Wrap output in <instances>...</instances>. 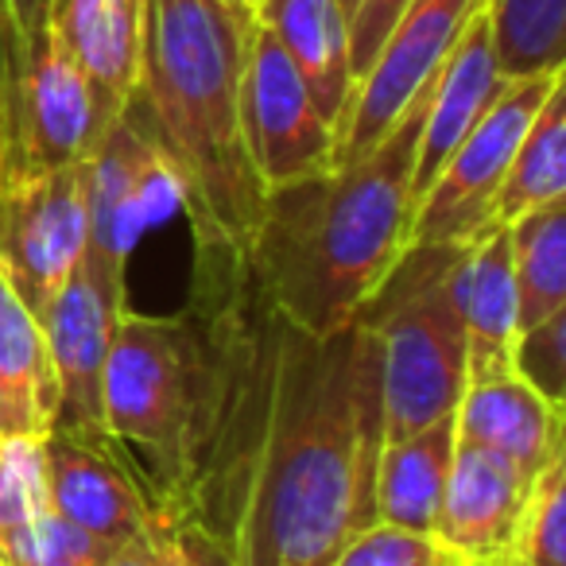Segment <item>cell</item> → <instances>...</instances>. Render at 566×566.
Masks as SVG:
<instances>
[{
  "label": "cell",
  "instance_id": "1",
  "mask_svg": "<svg viewBox=\"0 0 566 566\" xmlns=\"http://www.w3.org/2000/svg\"><path fill=\"white\" fill-rule=\"evenodd\" d=\"M187 303L206 342V400L171 524L210 532L233 566H331L377 524V338L361 323H287L244 249H198Z\"/></svg>",
  "mask_w": 566,
  "mask_h": 566
},
{
  "label": "cell",
  "instance_id": "2",
  "mask_svg": "<svg viewBox=\"0 0 566 566\" xmlns=\"http://www.w3.org/2000/svg\"><path fill=\"white\" fill-rule=\"evenodd\" d=\"M434 82L439 74L361 159L264 190L244 256L275 311L300 331L349 326L408 249L411 171Z\"/></svg>",
  "mask_w": 566,
  "mask_h": 566
},
{
  "label": "cell",
  "instance_id": "3",
  "mask_svg": "<svg viewBox=\"0 0 566 566\" xmlns=\"http://www.w3.org/2000/svg\"><path fill=\"white\" fill-rule=\"evenodd\" d=\"M249 35L252 12L226 0H144L128 113L179 167L198 249H249L264 210L237 105Z\"/></svg>",
  "mask_w": 566,
  "mask_h": 566
},
{
  "label": "cell",
  "instance_id": "4",
  "mask_svg": "<svg viewBox=\"0 0 566 566\" xmlns=\"http://www.w3.org/2000/svg\"><path fill=\"white\" fill-rule=\"evenodd\" d=\"M206 400V342L190 303L167 318L125 307L102 380L105 431L136 454L159 512L175 520Z\"/></svg>",
  "mask_w": 566,
  "mask_h": 566
},
{
  "label": "cell",
  "instance_id": "5",
  "mask_svg": "<svg viewBox=\"0 0 566 566\" xmlns=\"http://www.w3.org/2000/svg\"><path fill=\"white\" fill-rule=\"evenodd\" d=\"M465 244H408L349 323L380 349L385 442L450 419L465 388V331L454 303V264Z\"/></svg>",
  "mask_w": 566,
  "mask_h": 566
},
{
  "label": "cell",
  "instance_id": "6",
  "mask_svg": "<svg viewBox=\"0 0 566 566\" xmlns=\"http://www.w3.org/2000/svg\"><path fill=\"white\" fill-rule=\"evenodd\" d=\"M109 128L55 28L0 35V179L78 167Z\"/></svg>",
  "mask_w": 566,
  "mask_h": 566
},
{
  "label": "cell",
  "instance_id": "7",
  "mask_svg": "<svg viewBox=\"0 0 566 566\" xmlns=\"http://www.w3.org/2000/svg\"><path fill=\"white\" fill-rule=\"evenodd\" d=\"M82 190L90 213L82 264L102 283L125 292V264L133 249L187 206L182 175L156 136L125 109L90 159H82Z\"/></svg>",
  "mask_w": 566,
  "mask_h": 566
},
{
  "label": "cell",
  "instance_id": "8",
  "mask_svg": "<svg viewBox=\"0 0 566 566\" xmlns=\"http://www.w3.org/2000/svg\"><path fill=\"white\" fill-rule=\"evenodd\" d=\"M558 82H563V71H551L535 78H512L501 90V97L450 151L427 195L416 202L408 244H465L485 233L489 206L516 156L520 136L527 133V125Z\"/></svg>",
  "mask_w": 566,
  "mask_h": 566
},
{
  "label": "cell",
  "instance_id": "9",
  "mask_svg": "<svg viewBox=\"0 0 566 566\" xmlns=\"http://www.w3.org/2000/svg\"><path fill=\"white\" fill-rule=\"evenodd\" d=\"M237 105L244 151L264 190L334 167V128L318 113L287 51L256 20L244 48Z\"/></svg>",
  "mask_w": 566,
  "mask_h": 566
},
{
  "label": "cell",
  "instance_id": "10",
  "mask_svg": "<svg viewBox=\"0 0 566 566\" xmlns=\"http://www.w3.org/2000/svg\"><path fill=\"white\" fill-rule=\"evenodd\" d=\"M86 241L82 164L0 179V264L35 318L48 315L66 280L82 268Z\"/></svg>",
  "mask_w": 566,
  "mask_h": 566
},
{
  "label": "cell",
  "instance_id": "11",
  "mask_svg": "<svg viewBox=\"0 0 566 566\" xmlns=\"http://www.w3.org/2000/svg\"><path fill=\"white\" fill-rule=\"evenodd\" d=\"M485 0H408L396 28L388 32L377 63L354 86L346 117L334 136V167L354 164L385 140L411 97L439 74L442 59L458 43Z\"/></svg>",
  "mask_w": 566,
  "mask_h": 566
},
{
  "label": "cell",
  "instance_id": "12",
  "mask_svg": "<svg viewBox=\"0 0 566 566\" xmlns=\"http://www.w3.org/2000/svg\"><path fill=\"white\" fill-rule=\"evenodd\" d=\"M125 307H128L125 292L102 283L82 264L66 280L63 292L55 295L48 315L40 318L59 377L55 431L117 447L109 439V431H105L102 380H105V361H109L113 331H117Z\"/></svg>",
  "mask_w": 566,
  "mask_h": 566
},
{
  "label": "cell",
  "instance_id": "13",
  "mask_svg": "<svg viewBox=\"0 0 566 566\" xmlns=\"http://www.w3.org/2000/svg\"><path fill=\"white\" fill-rule=\"evenodd\" d=\"M43 447H48L51 509L90 539L109 547L159 524H171L120 447L90 442L66 431H51Z\"/></svg>",
  "mask_w": 566,
  "mask_h": 566
},
{
  "label": "cell",
  "instance_id": "14",
  "mask_svg": "<svg viewBox=\"0 0 566 566\" xmlns=\"http://www.w3.org/2000/svg\"><path fill=\"white\" fill-rule=\"evenodd\" d=\"M527 485L532 478L520 473L509 458L470 442H454L447 489L434 516L439 543L454 551L465 566H501Z\"/></svg>",
  "mask_w": 566,
  "mask_h": 566
},
{
  "label": "cell",
  "instance_id": "15",
  "mask_svg": "<svg viewBox=\"0 0 566 566\" xmlns=\"http://www.w3.org/2000/svg\"><path fill=\"white\" fill-rule=\"evenodd\" d=\"M454 442L493 450L535 478L563 454V408L547 403L512 369L465 380L454 408Z\"/></svg>",
  "mask_w": 566,
  "mask_h": 566
},
{
  "label": "cell",
  "instance_id": "16",
  "mask_svg": "<svg viewBox=\"0 0 566 566\" xmlns=\"http://www.w3.org/2000/svg\"><path fill=\"white\" fill-rule=\"evenodd\" d=\"M504 86H509V78H501V71H496L489 24H485V4H481L478 17L465 24V32L458 35V43L450 48V55L439 66V82H434L423 133H419L416 171H411V210L427 195L434 175L442 171L450 151L485 117V109L501 97Z\"/></svg>",
  "mask_w": 566,
  "mask_h": 566
},
{
  "label": "cell",
  "instance_id": "17",
  "mask_svg": "<svg viewBox=\"0 0 566 566\" xmlns=\"http://www.w3.org/2000/svg\"><path fill=\"white\" fill-rule=\"evenodd\" d=\"M450 283L465 331V380L512 369L520 315L509 226H489L485 233L465 241Z\"/></svg>",
  "mask_w": 566,
  "mask_h": 566
},
{
  "label": "cell",
  "instance_id": "18",
  "mask_svg": "<svg viewBox=\"0 0 566 566\" xmlns=\"http://www.w3.org/2000/svg\"><path fill=\"white\" fill-rule=\"evenodd\" d=\"M140 24L144 0H63L51 12V28L86 74L105 128L133 102L136 66H140Z\"/></svg>",
  "mask_w": 566,
  "mask_h": 566
},
{
  "label": "cell",
  "instance_id": "19",
  "mask_svg": "<svg viewBox=\"0 0 566 566\" xmlns=\"http://www.w3.org/2000/svg\"><path fill=\"white\" fill-rule=\"evenodd\" d=\"M59 419V377L43 323L0 264V439H48Z\"/></svg>",
  "mask_w": 566,
  "mask_h": 566
},
{
  "label": "cell",
  "instance_id": "20",
  "mask_svg": "<svg viewBox=\"0 0 566 566\" xmlns=\"http://www.w3.org/2000/svg\"><path fill=\"white\" fill-rule=\"evenodd\" d=\"M252 20L268 28L272 40L287 51L318 113L338 136L346 105L354 97L346 20H342L338 0H256Z\"/></svg>",
  "mask_w": 566,
  "mask_h": 566
},
{
  "label": "cell",
  "instance_id": "21",
  "mask_svg": "<svg viewBox=\"0 0 566 566\" xmlns=\"http://www.w3.org/2000/svg\"><path fill=\"white\" fill-rule=\"evenodd\" d=\"M454 458V416L380 447L377 520L411 532H434L442 489Z\"/></svg>",
  "mask_w": 566,
  "mask_h": 566
},
{
  "label": "cell",
  "instance_id": "22",
  "mask_svg": "<svg viewBox=\"0 0 566 566\" xmlns=\"http://www.w3.org/2000/svg\"><path fill=\"white\" fill-rule=\"evenodd\" d=\"M551 202H566V78L551 90L520 136L516 156L489 206V226H512Z\"/></svg>",
  "mask_w": 566,
  "mask_h": 566
},
{
  "label": "cell",
  "instance_id": "23",
  "mask_svg": "<svg viewBox=\"0 0 566 566\" xmlns=\"http://www.w3.org/2000/svg\"><path fill=\"white\" fill-rule=\"evenodd\" d=\"M520 331L566 311V202H551L509 226Z\"/></svg>",
  "mask_w": 566,
  "mask_h": 566
},
{
  "label": "cell",
  "instance_id": "24",
  "mask_svg": "<svg viewBox=\"0 0 566 566\" xmlns=\"http://www.w3.org/2000/svg\"><path fill=\"white\" fill-rule=\"evenodd\" d=\"M501 78H535L566 63V0H485Z\"/></svg>",
  "mask_w": 566,
  "mask_h": 566
},
{
  "label": "cell",
  "instance_id": "25",
  "mask_svg": "<svg viewBox=\"0 0 566 566\" xmlns=\"http://www.w3.org/2000/svg\"><path fill=\"white\" fill-rule=\"evenodd\" d=\"M501 566H566V462L551 458L532 478Z\"/></svg>",
  "mask_w": 566,
  "mask_h": 566
},
{
  "label": "cell",
  "instance_id": "26",
  "mask_svg": "<svg viewBox=\"0 0 566 566\" xmlns=\"http://www.w3.org/2000/svg\"><path fill=\"white\" fill-rule=\"evenodd\" d=\"M51 509L43 439H0V535L32 524Z\"/></svg>",
  "mask_w": 566,
  "mask_h": 566
},
{
  "label": "cell",
  "instance_id": "27",
  "mask_svg": "<svg viewBox=\"0 0 566 566\" xmlns=\"http://www.w3.org/2000/svg\"><path fill=\"white\" fill-rule=\"evenodd\" d=\"M102 551L105 543L66 524L55 509L17 532L0 535V566H94Z\"/></svg>",
  "mask_w": 566,
  "mask_h": 566
},
{
  "label": "cell",
  "instance_id": "28",
  "mask_svg": "<svg viewBox=\"0 0 566 566\" xmlns=\"http://www.w3.org/2000/svg\"><path fill=\"white\" fill-rule=\"evenodd\" d=\"M331 566H465L454 551H447L434 532H411L396 524H369L342 547Z\"/></svg>",
  "mask_w": 566,
  "mask_h": 566
},
{
  "label": "cell",
  "instance_id": "29",
  "mask_svg": "<svg viewBox=\"0 0 566 566\" xmlns=\"http://www.w3.org/2000/svg\"><path fill=\"white\" fill-rule=\"evenodd\" d=\"M512 373L532 385L547 403L563 408L566 400V311L539 326L516 334L512 346Z\"/></svg>",
  "mask_w": 566,
  "mask_h": 566
},
{
  "label": "cell",
  "instance_id": "30",
  "mask_svg": "<svg viewBox=\"0 0 566 566\" xmlns=\"http://www.w3.org/2000/svg\"><path fill=\"white\" fill-rule=\"evenodd\" d=\"M175 524H159L133 539L109 543L94 566H175Z\"/></svg>",
  "mask_w": 566,
  "mask_h": 566
},
{
  "label": "cell",
  "instance_id": "31",
  "mask_svg": "<svg viewBox=\"0 0 566 566\" xmlns=\"http://www.w3.org/2000/svg\"><path fill=\"white\" fill-rule=\"evenodd\" d=\"M175 539H179V566H233L226 547L210 532H202V527L179 524L175 527Z\"/></svg>",
  "mask_w": 566,
  "mask_h": 566
},
{
  "label": "cell",
  "instance_id": "32",
  "mask_svg": "<svg viewBox=\"0 0 566 566\" xmlns=\"http://www.w3.org/2000/svg\"><path fill=\"white\" fill-rule=\"evenodd\" d=\"M9 20L17 28V40L28 43L51 24V0H4Z\"/></svg>",
  "mask_w": 566,
  "mask_h": 566
},
{
  "label": "cell",
  "instance_id": "33",
  "mask_svg": "<svg viewBox=\"0 0 566 566\" xmlns=\"http://www.w3.org/2000/svg\"><path fill=\"white\" fill-rule=\"evenodd\" d=\"M361 4V0H338V9H342V20H349L354 17V9Z\"/></svg>",
  "mask_w": 566,
  "mask_h": 566
},
{
  "label": "cell",
  "instance_id": "34",
  "mask_svg": "<svg viewBox=\"0 0 566 566\" xmlns=\"http://www.w3.org/2000/svg\"><path fill=\"white\" fill-rule=\"evenodd\" d=\"M12 28V20H9V9H4V0H0V35L9 32Z\"/></svg>",
  "mask_w": 566,
  "mask_h": 566
},
{
  "label": "cell",
  "instance_id": "35",
  "mask_svg": "<svg viewBox=\"0 0 566 566\" xmlns=\"http://www.w3.org/2000/svg\"><path fill=\"white\" fill-rule=\"evenodd\" d=\"M226 4H233V9H244V12L256 9V0H226Z\"/></svg>",
  "mask_w": 566,
  "mask_h": 566
},
{
  "label": "cell",
  "instance_id": "36",
  "mask_svg": "<svg viewBox=\"0 0 566 566\" xmlns=\"http://www.w3.org/2000/svg\"><path fill=\"white\" fill-rule=\"evenodd\" d=\"M59 4H63V0H51V12H55V9H59Z\"/></svg>",
  "mask_w": 566,
  "mask_h": 566
},
{
  "label": "cell",
  "instance_id": "37",
  "mask_svg": "<svg viewBox=\"0 0 566 566\" xmlns=\"http://www.w3.org/2000/svg\"><path fill=\"white\" fill-rule=\"evenodd\" d=\"M175 547H179V539H175ZM175 566H179V555H175Z\"/></svg>",
  "mask_w": 566,
  "mask_h": 566
},
{
  "label": "cell",
  "instance_id": "38",
  "mask_svg": "<svg viewBox=\"0 0 566 566\" xmlns=\"http://www.w3.org/2000/svg\"><path fill=\"white\" fill-rule=\"evenodd\" d=\"M481 566H485V563H481Z\"/></svg>",
  "mask_w": 566,
  "mask_h": 566
}]
</instances>
